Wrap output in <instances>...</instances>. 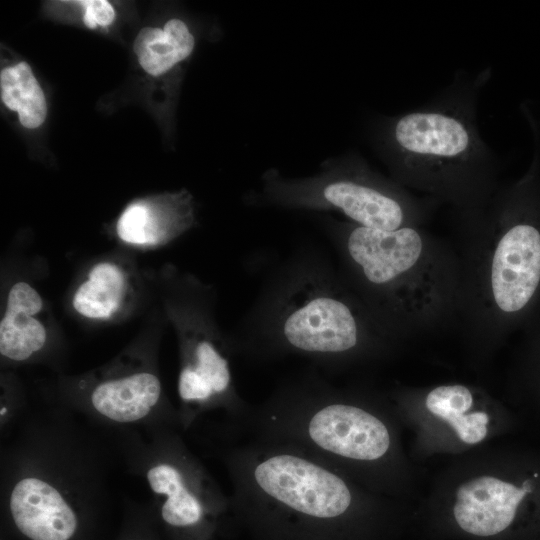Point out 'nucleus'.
<instances>
[{
  "mask_svg": "<svg viewBox=\"0 0 540 540\" xmlns=\"http://www.w3.org/2000/svg\"><path fill=\"white\" fill-rule=\"evenodd\" d=\"M254 199L286 209L338 212L350 223L379 230L421 227L438 203L415 197L352 155L327 162L309 177L288 178L270 169Z\"/></svg>",
  "mask_w": 540,
  "mask_h": 540,
  "instance_id": "9",
  "label": "nucleus"
},
{
  "mask_svg": "<svg viewBox=\"0 0 540 540\" xmlns=\"http://www.w3.org/2000/svg\"><path fill=\"white\" fill-rule=\"evenodd\" d=\"M76 4L84 8L83 21L90 28L110 25L116 16L113 6L106 0H82Z\"/></svg>",
  "mask_w": 540,
  "mask_h": 540,
  "instance_id": "19",
  "label": "nucleus"
},
{
  "mask_svg": "<svg viewBox=\"0 0 540 540\" xmlns=\"http://www.w3.org/2000/svg\"><path fill=\"white\" fill-rule=\"evenodd\" d=\"M531 479L520 486L480 476L457 490L452 509L453 523L462 534L481 540H540V519L523 510L533 492Z\"/></svg>",
  "mask_w": 540,
  "mask_h": 540,
  "instance_id": "12",
  "label": "nucleus"
},
{
  "mask_svg": "<svg viewBox=\"0 0 540 540\" xmlns=\"http://www.w3.org/2000/svg\"><path fill=\"white\" fill-rule=\"evenodd\" d=\"M236 427L249 437L302 450L342 474L348 466L383 461L392 444L377 414L311 374L282 384Z\"/></svg>",
  "mask_w": 540,
  "mask_h": 540,
  "instance_id": "6",
  "label": "nucleus"
},
{
  "mask_svg": "<svg viewBox=\"0 0 540 540\" xmlns=\"http://www.w3.org/2000/svg\"><path fill=\"white\" fill-rule=\"evenodd\" d=\"M196 290L176 301L171 315L179 343L177 394L182 431L202 416L221 412L233 426L249 413V405L235 387L231 343L220 334L213 317Z\"/></svg>",
  "mask_w": 540,
  "mask_h": 540,
  "instance_id": "11",
  "label": "nucleus"
},
{
  "mask_svg": "<svg viewBox=\"0 0 540 540\" xmlns=\"http://www.w3.org/2000/svg\"><path fill=\"white\" fill-rule=\"evenodd\" d=\"M0 95L2 102L18 113L22 126L35 129L44 122L45 96L28 63L19 62L1 70Z\"/></svg>",
  "mask_w": 540,
  "mask_h": 540,
  "instance_id": "18",
  "label": "nucleus"
},
{
  "mask_svg": "<svg viewBox=\"0 0 540 540\" xmlns=\"http://www.w3.org/2000/svg\"><path fill=\"white\" fill-rule=\"evenodd\" d=\"M472 404L471 390L460 384L438 386L425 398L427 409L449 423L459 439L467 444L482 441L487 435L489 422L485 412H469Z\"/></svg>",
  "mask_w": 540,
  "mask_h": 540,
  "instance_id": "17",
  "label": "nucleus"
},
{
  "mask_svg": "<svg viewBox=\"0 0 540 540\" xmlns=\"http://www.w3.org/2000/svg\"><path fill=\"white\" fill-rule=\"evenodd\" d=\"M388 336L339 271L302 253L268 280L231 345L253 359L297 356L327 369Z\"/></svg>",
  "mask_w": 540,
  "mask_h": 540,
  "instance_id": "2",
  "label": "nucleus"
},
{
  "mask_svg": "<svg viewBox=\"0 0 540 540\" xmlns=\"http://www.w3.org/2000/svg\"><path fill=\"white\" fill-rule=\"evenodd\" d=\"M329 229L339 272L390 336L457 316L459 256L421 227L379 230L334 220Z\"/></svg>",
  "mask_w": 540,
  "mask_h": 540,
  "instance_id": "3",
  "label": "nucleus"
},
{
  "mask_svg": "<svg viewBox=\"0 0 540 540\" xmlns=\"http://www.w3.org/2000/svg\"><path fill=\"white\" fill-rule=\"evenodd\" d=\"M44 300L29 283H14L7 294L0 322V354L3 360L23 363L36 359L48 344V330L41 317Z\"/></svg>",
  "mask_w": 540,
  "mask_h": 540,
  "instance_id": "13",
  "label": "nucleus"
},
{
  "mask_svg": "<svg viewBox=\"0 0 540 540\" xmlns=\"http://www.w3.org/2000/svg\"><path fill=\"white\" fill-rule=\"evenodd\" d=\"M120 430L131 469L147 484L161 522L175 540H213L229 525L230 499L181 437V429L159 424Z\"/></svg>",
  "mask_w": 540,
  "mask_h": 540,
  "instance_id": "8",
  "label": "nucleus"
},
{
  "mask_svg": "<svg viewBox=\"0 0 540 540\" xmlns=\"http://www.w3.org/2000/svg\"><path fill=\"white\" fill-rule=\"evenodd\" d=\"M487 76L453 83L431 103L388 119L379 135L393 180L459 215L483 208L496 192V158L476 120Z\"/></svg>",
  "mask_w": 540,
  "mask_h": 540,
  "instance_id": "5",
  "label": "nucleus"
},
{
  "mask_svg": "<svg viewBox=\"0 0 540 540\" xmlns=\"http://www.w3.org/2000/svg\"><path fill=\"white\" fill-rule=\"evenodd\" d=\"M194 221L187 193L166 197L157 208L146 201L128 205L116 223L120 240L131 246L158 247L188 230Z\"/></svg>",
  "mask_w": 540,
  "mask_h": 540,
  "instance_id": "14",
  "label": "nucleus"
},
{
  "mask_svg": "<svg viewBox=\"0 0 540 540\" xmlns=\"http://www.w3.org/2000/svg\"><path fill=\"white\" fill-rule=\"evenodd\" d=\"M72 415L26 421L2 453V505L27 540H74L87 509L108 495L103 453Z\"/></svg>",
  "mask_w": 540,
  "mask_h": 540,
  "instance_id": "4",
  "label": "nucleus"
},
{
  "mask_svg": "<svg viewBox=\"0 0 540 540\" xmlns=\"http://www.w3.org/2000/svg\"><path fill=\"white\" fill-rule=\"evenodd\" d=\"M60 399L66 410L116 431L158 424L181 429L156 360L144 348L127 349L107 364L66 381Z\"/></svg>",
  "mask_w": 540,
  "mask_h": 540,
  "instance_id": "10",
  "label": "nucleus"
},
{
  "mask_svg": "<svg viewBox=\"0 0 540 540\" xmlns=\"http://www.w3.org/2000/svg\"><path fill=\"white\" fill-rule=\"evenodd\" d=\"M195 46V38L181 19L168 20L163 28L145 27L134 40L133 49L141 67L152 76H159L187 59Z\"/></svg>",
  "mask_w": 540,
  "mask_h": 540,
  "instance_id": "16",
  "label": "nucleus"
},
{
  "mask_svg": "<svg viewBox=\"0 0 540 540\" xmlns=\"http://www.w3.org/2000/svg\"><path fill=\"white\" fill-rule=\"evenodd\" d=\"M465 232L457 315L467 327L496 331L522 312L540 285V229L516 219L496 192L461 215Z\"/></svg>",
  "mask_w": 540,
  "mask_h": 540,
  "instance_id": "7",
  "label": "nucleus"
},
{
  "mask_svg": "<svg viewBox=\"0 0 540 540\" xmlns=\"http://www.w3.org/2000/svg\"><path fill=\"white\" fill-rule=\"evenodd\" d=\"M229 526L244 540H380L386 520L344 474L287 444L249 437L227 448Z\"/></svg>",
  "mask_w": 540,
  "mask_h": 540,
  "instance_id": "1",
  "label": "nucleus"
},
{
  "mask_svg": "<svg viewBox=\"0 0 540 540\" xmlns=\"http://www.w3.org/2000/svg\"><path fill=\"white\" fill-rule=\"evenodd\" d=\"M132 293L131 276L115 261L94 264L72 296V307L83 318L108 321L125 307Z\"/></svg>",
  "mask_w": 540,
  "mask_h": 540,
  "instance_id": "15",
  "label": "nucleus"
}]
</instances>
